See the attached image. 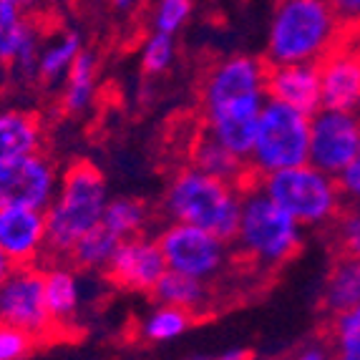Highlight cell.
<instances>
[{"mask_svg": "<svg viewBox=\"0 0 360 360\" xmlns=\"http://www.w3.org/2000/svg\"><path fill=\"white\" fill-rule=\"evenodd\" d=\"M11 267H13V264H11V259H8L6 255L0 252V283H3V280H6V275H8V272H11Z\"/></svg>", "mask_w": 360, "mask_h": 360, "instance_id": "cell-35", "label": "cell"}, {"mask_svg": "<svg viewBox=\"0 0 360 360\" xmlns=\"http://www.w3.org/2000/svg\"><path fill=\"white\" fill-rule=\"evenodd\" d=\"M164 272H167V259L162 247L144 234L121 240L106 264V275L111 277V283L131 292H151Z\"/></svg>", "mask_w": 360, "mask_h": 360, "instance_id": "cell-12", "label": "cell"}, {"mask_svg": "<svg viewBox=\"0 0 360 360\" xmlns=\"http://www.w3.org/2000/svg\"><path fill=\"white\" fill-rule=\"evenodd\" d=\"M108 205L106 179L101 169L89 162H78L60 176L56 197L46 207V227H49V262L68 259L76 245L91 227L101 222Z\"/></svg>", "mask_w": 360, "mask_h": 360, "instance_id": "cell-4", "label": "cell"}, {"mask_svg": "<svg viewBox=\"0 0 360 360\" xmlns=\"http://www.w3.org/2000/svg\"><path fill=\"white\" fill-rule=\"evenodd\" d=\"M192 167H197L199 172H205L217 179L229 181V184L247 186L255 179L252 169L247 164V159L237 156L234 151H229L227 146H222L217 139H212L210 134L199 139L197 146L192 151Z\"/></svg>", "mask_w": 360, "mask_h": 360, "instance_id": "cell-16", "label": "cell"}, {"mask_svg": "<svg viewBox=\"0 0 360 360\" xmlns=\"http://www.w3.org/2000/svg\"><path fill=\"white\" fill-rule=\"evenodd\" d=\"M30 33L33 28L18 0H0V63H13Z\"/></svg>", "mask_w": 360, "mask_h": 360, "instance_id": "cell-26", "label": "cell"}, {"mask_svg": "<svg viewBox=\"0 0 360 360\" xmlns=\"http://www.w3.org/2000/svg\"><path fill=\"white\" fill-rule=\"evenodd\" d=\"M136 0H114V6L119 8V11H127V8H131Z\"/></svg>", "mask_w": 360, "mask_h": 360, "instance_id": "cell-37", "label": "cell"}, {"mask_svg": "<svg viewBox=\"0 0 360 360\" xmlns=\"http://www.w3.org/2000/svg\"><path fill=\"white\" fill-rule=\"evenodd\" d=\"M192 325V312L174 305H159L141 323V338L146 342H172L181 338Z\"/></svg>", "mask_w": 360, "mask_h": 360, "instance_id": "cell-25", "label": "cell"}, {"mask_svg": "<svg viewBox=\"0 0 360 360\" xmlns=\"http://www.w3.org/2000/svg\"><path fill=\"white\" fill-rule=\"evenodd\" d=\"M0 252L11 264H38L49 252L46 210L0 207Z\"/></svg>", "mask_w": 360, "mask_h": 360, "instance_id": "cell-13", "label": "cell"}, {"mask_svg": "<svg viewBox=\"0 0 360 360\" xmlns=\"http://www.w3.org/2000/svg\"><path fill=\"white\" fill-rule=\"evenodd\" d=\"M119 242L121 240L111 229L98 222L96 227H91L89 232L73 245L68 259H71L76 267H81V270H106L108 259H111V255H114Z\"/></svg>", "mask_w": 360, "mask_h": 360, "instance_id": "cell-23", "label": "cell"}, {"mask_svg": "<svg viewBox=\"0 0 360 360\" xmlns=\"http://www.w3.org/2000/svg\"><path fill=\"white\" fill-rule=\"evenodd\" d=\"M255 181L302 227H330L345 207L335 176L310 162L255 176Z\"/></svg>", "mask_w": 360, "mask_h": 360, "instance_id": "cell-6", "label": "cell"}, {"mask_svg": "<svg viewBox=\"0 0 360 360\" xmlns=\"http://www.w3.org/2000/svg\"><path fill=\"white\" fill-rule=\"evenodd\" d=\"M43 149V127L25 111H0V164Z\"/></svg>", "mask_w": 360, "mask_h": 360, "instance_id": "cell-17", "label": "cell"}, {"mask_svg": "<svg viewBox=\"0 0 360 360\" xmlns=\"http://www.w3.org/2000/svg\"><path fill=\"white\" fill-rule=\"evenodd\" d=\"M318 68L323 106L360 114V43L342 38Z\"/></svg>", "mask_w": 360, "mask_h": 360, "instance_id": "cell-14", "label": "cell"}, {"mask_svg": "<svg viewBox=\"0 0 360 360\" xmlns=\"http://www.w3.org/2000/svg\"><path fill=\"white\" fill-rule=\"evenodd\" d=\"M174 60V36L162 33V30H154L149 38H146L144 49H141V68L149 76L156 73H164Z\"/></svg>", "mask_w": 360, "mask_h": 360, "instance_id": "cell-29", "label": "cell"}, {"mask_svg": "<svg viewBox=\"0 0 360 360\" xmlns=\"http://www.w3.org/2000/svg\"><path fill=\"white\" fill-rule=\"evenodd\" d=\"M0 320L30 333L38 342L56 330L46 305V270L38 264H13L0 283Z\"/></svg>", "mask_w": 360, "mask_h": 360, "instance_id": "cell-9", "label": "cell"}, {"mask_svg": "<svg viewBox=\"0 0 360 360\" xmlns=\"http://www.w3.org/2000/svg\"><path fill=\"white\" fill-rule=\"evenodd\" d=\"M267 98L297 108L302 114H315L323 106L318 63H267Z\"/></svg>", "mask_w": 360, "mask_h": 360, "instance_id": "cell-15", "label": "cell"}, {"mask_svg": "<svg viewBox=\"0 0 360 360\" xmlns=\"http://www.w3.org/2000/svg\"><path fill=\"white\" fill-rule=\"evenodd\" d=\"M94 94H96V60H94L91 53L81 51L66 76L63 111L66 114H81V111H86Z\"/></svg>", "mask_w": 360, "mask_h": 360, "instance_id": "cell-22", "label": "cell"}, {"mask_svg": "<svg viewBox=\"0 0 360 360\" xmlns=\"http://www.w3.org/2000/svg\"><path fill=\"white\" fill-rule=\"evenodd\" d=\"M78 302H81V292H78L76 272L63 262H51V267L46 270V305L56 330L73 323V318L78 315Z\"/></svg>", "mask_w": 360, "mask_h": 360, "instance_id": "cell-18", "label": "cell"}, {"mask_svg": "<svg viewBox=\"0 0 360 360\" xmlns=\"http://www.w3.org/2000/svg\"><path fill=\"white\" fill-rule=\"evenodd\" d=\"M335 181H338V189H340V194H342V202H345V205L360 207V164L350 162L342 172H338Z\"/></svg>", "mask_w": 360, "mask_h": 360, "instance_id": "cell-32", "label": "cell"}, {"mask_svg": "<svg viewBox=\"0 0 360 360\" xmlns=\"http://www.w3.org/2000/svg\"><path fill=\"white\" fill-rule=\"evenodd\" d=\"M151 295L159 305H174L194 315L197 310H205V305L210 302V283L184 272L167 270L154 285Z\"/></svg>", "mask_w": 360, "mask_h": 360, "instance_id": "cell-20", "label": "cell"}, {"mask_svg": "<svg viewBox=\"0 0 360 360\" xmlns=\"http://www.w3.org/2000/svg\"><path fill=\"white\" fill-rule=\"evenodd\" d=\"M360 141V114L320 106L310 116V154L307 162L335 176L355 162Z\"/></svg>", "mask_w": 360, "mask_h": 360, "instance_id": "cell-10", "label": "cell"}, {"mask_svg": "<svg viewBox=\"0 0 360 360\" xmlns=\"http://www.w3.org/2000/svg\"><path fill=\"white\" fill-rule=\"evenodd\" d=\"M58 169L43 149L0 164V207L46 210L58 189Z\"/></svg>", "mask_w": 360, "mask_h": 360, "instance_id": "cell-11", "label": "cell"}, {"mask_svg": "<svg viewBox=\"0 0 360 360\" xmlns=\"http://www.w3.org/2000/svg\"><path fill=\"white\" fill-rule=\"evenodd\" d=\"M242 189L245 186L210 176L197 167L181 169L169 181V189L164 194V212L172 222L205 227L232 242L240 224Z\"/></svg>", "mask_w": 360, "mask_h": 360, "instance_id": "cell-5", "label": "cell"}, {"mask_svg": "<svg viewBox=\"0 0 360 360\" xmlns=\"http://www.w3.org/2000/svg\"><path fill=\"white\" fill-rule=\"evenodd\" d=\"M18 3H20V6H23V8H28V6H33L36 0H18Z\"/></svg>", "mask_w": 360, "mask_h": 360, "instance_id": "cell-38", "label": "cell"}, {"mask_svg": "<svg viewBox=\"0 0 360 360\" xmlns=\"http://www.w3.org/2000/svg\"><path fill=\"white\" fill-rule=\"evenodd\" d=\"M328 340L335 358L360 360V302L340 315H333Z\"/></svg>", "mask_w": 360, "mask_h": 360, "instance_id": "cell-27", "label": "cell"}, {"mask_svg": "<svg viewBox=\"0 0 360 360\" xmlns=\"http://www.w3.org/2000/svg\"><path fill=\"white\" fill-rule=\"evenodd\" d=\"M307 154H310V114L267 98L259 114L252 151L247 156L252 174L262 176L277 169L305 164Z\"/></svg>", "mask_w": 360, "mask_h": 360, "instance_id": "cell-7", "label": "cell"}, {"mask_svg": "<svg viewBox=\"0 0 360 360\" xmlns=\"http://www.w3.org/2000/svg\"><path fill=\"white\" fill-rule=\"evenodd\" d=\"M232 242L245 262L257 270H275L300 252L302 224L252 179L242 189L240 224Z\"/></svg>", "mask_w": 360, "mask_h": 360, "instance_id": "cell-3", "label": "cell"}, {"mask_svg": "<svg viewBox=\"0 0 360 360\" xmlns=\"http://www.w3.org/2000/svg\"><path fill=\"white\" fill-rule=\"evenodd\" d=\"M38 348V340L30 333L20 330L15 325L0 320V360L28 358Z\"/></svg>", "mask_w": 360, "mask_h": 360, "instance_id": "cell-31", "label": "cell"}, {"mask_svg": "<svg viewBox=\"0 0 360 360\" xmlns=\"http://www.w3.org/2000/svg\"><path fill=\"white\" fill-rule=\"evenodd\" d=\"M345 33L330 0H277L267 30V63H320Z\"/></svg>", "mask_w": 360, "mask_h": 360, "instance_id": "cell-2", "label": "cell"}, {"mask_svg": "<svg viewBox=\"0 0 360 360\" xmlns=\"http://www.w3.org/2000/svg\"><path fill=\"white\" fill-rule=\"evenodd\" d=\"M323 310L328 315H340L360 302V259L340 255L333 264L330 275L323 288Z\"/></svg>", "mask_w": 360, "mask_h": 360, "instance_id": "cell-19", "label": "cell"}, {"mask_svg": "<svg viewBox=\"0 0 360 360\" xmlns=\"http://www.w3.org/2000/svg\"><path fill=\"white\" fill-rule=\"evenodd\" d=\"M333 240L340 255L360 259V207L345 205L340 214L333 219Z\"/></svg>", "mask_w": 360, "mask_h": 360, "instance_id": "cell-28", "label": "cell"}, {"mask_svg": "<svg viewBox=\"0 0 360 360\" xmlns=\"http://www.w3.org/2000/svg\"><path fill=\"white\" fill-rule=\"evenodd\" d=\"M192 15V0H156L154 30L176 36Z\"/></svg>", "mask_w": 360, "mask_h": 360, "instance_id": "cell-30", "label": "cell"}, {"mask_svg": "<svg viewBox=\"0 0 360 360\" xmlns=\"http://www.w3.org/2000/svg\"><path fill=\"white\" fill-rule=\"evenodd\" d=\"M348 30H360V0H330Z\"/></svg>", "mask_w": 360, "mask_h": 360, "instance_id": "cell-33", "label": "cell"}, {"mask_svg": "<svg viewBox=\"0 0 360 360\" xmlns=\"http://www.w3.org/2000/svg\"><path fill=\"white\" fill-rule=\"evenodd\" d=\"M156 242L167 259V270L184 272L205 283L222 275L232 259L229 240L186 222H172L169 227H164Z\"/></svg>", "mask_w": 360, "mask_h": 360, "instance_id": "cell-8", "label": "cell"}, {"mask_svg": "<svg viewBox=\"0 0 360 360\" xmlns=\"http://www.w3.org/2000/svg\"><path fill=\"white\" fill-rule=\"evenodd\" d=\"M222 358L224 360H242V358H247V353L245 350H227V353H222Z\"/></svg>", "mask_w": 360, "mask_h": 360, "instance_id": "cell-36", "label": "cell"}, {"mask_svg": "<svg viewBox=\"0 0 360 360\" xmlns=\"http://www.w3.org/2000/svg\"><path fill=\"white\" fill-rule=\"evenodd\" d=\"M333 355V348H330V340L323 342V340H312V342H305L302 350L297 353V358L302 360H325Z\"/></svg>", "mask_w": 360, "mask_h": 360, "instance_id": "cell-34", "label": "cell"}, {"mask_svg": "<svg viewBox=\"0 0 360 360\" xmlns=\"http://www.w3.org/2000/svg\"><path fill=\"white\" fill-rule=\"evenodd\" d=\"M267 63L252 56H229L205 78L202 106L207 134L247 159L255 144L259 114L267 101Z\"/></svg>", "mask_w": 360, "mask_h": 360, "instance_id": "cell-1", "label": "cell"}, {"mask_svg": "<svg viewBox=\"0 0 360 360\" xmlns=\"http://www.w3.org/2000/svg\"><path fill=\"white\" fill-rule=\"evenodd\" d=\"M81 36L66 30L60 33L56 41H51L46 49H41L38 56V78H43L46 84H58V81H66L68 71H71L73 60L81 53Z\"/></svg>", "mask_w": 360, "mask_h": 360, "instance_id": "cell-21", "label": "cell"}, {"mask_svg": "<svg viewBox=\"0 0 360 360\" xmlns=\"http://www.w3.org/2000/svg\"><path fill=\"white\" fill-rule=\"evenodd\" d=\"M355 162L360 164V141H358V154H355Z\"/></svg>", "mask_w": 360, "mask_h": 360, "instance_id": "cell-39", "label": "cell"}, {"mask_svg": "<svg viewBox=\"0 0 360 360\" xmlns=\"http://www.w3.org/2000/svg\"><path fill=\"white\" fill-rule=\"evenodd\" d=\"M146 222H149V210H146V205L131 197L108 199V205L101 217L103 227L111 229L119 240L141 234L146 229Z\"/></svg>", "mask_w": 360, "mask_h": 360, "instance_id": "cell-24", "label": "cell"}]
</instances>
